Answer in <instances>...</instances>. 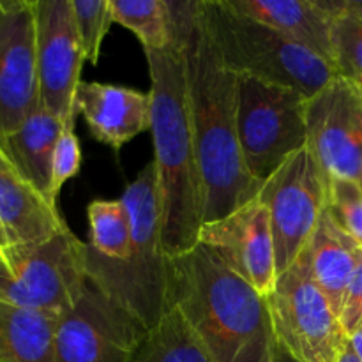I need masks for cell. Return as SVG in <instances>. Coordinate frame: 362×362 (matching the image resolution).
Listing matches in <instances>:
<instances>
[{"instance_id": "cell-23", "label": "cell", "mask_w": 362, "mask_h": 362, "mask_svg": "<svg viewBox=\"0 0 362 362\" xmlns=\"http://www.w3.org/2000/svg\"><path fill=\"white\" fill-rule=\"evenodd\" d=\"M88 243L94 253L108 260H126L131 247V214L122 198L94 200L87 207Z\"/></svg>"}, {"instance_id": "cell-15", "label": "cell", "mask_w": 362, "mask_h": 362, "mask_svg": "<svg viewBox=\"0 0 362 362\" xmlns=\"http://www.w3.org/2000/svg\"><path fill=\"white\" fill-rule=\"evenodd\" d=\"M76 106L92 136L115 152L138 134L151 131L148 92L99 81H81Z\"/></svg>"}, {"instance_id": "cell-3", "label": "cell", "mask_w": 362, "mask_h": 362, "mask_svg": "<svg viewBox=\"0 0 362 362\" xmlns=\"http://www.w3.org/2000/svg\"><path fill=\"white\" fill-rule=\"evenodd\" d=\"M172 306L214 362H278L265 297L207 247L172 258Z\"/></svg>"}, {"instance_id": "cell-25", "label": "cell", "mask_w": 362, "mask_h": 362, "mask_svg": "<svg viewBox=\"0 0 362 362\" xmlns=\"http://www.w3.org/2000/svg\"><path fill=\"white\" fill-rule=\"evenodd\" d=\"M334 69L362 90V21L336 14L332 27Z\"/></svg>"}, {"instance_id": "cell-13", "label": "cell", "mask_w": 362, "mask_h": 362, "mask_svg": "<svg viewBox=\"0 0 362 362\" xmlns=\"http://www.w3.org/2000/svg\"><path fill=\"white\" fill-rule=\"evenodd\" d=\"M198 244L212 251L262 297L272 292L278 279L274 235L267 209L258 198L246 202L225 218L204 223Z\"/></svg>"}, {"instance_id": "cell-26", "label": "cell", "mask_w": 362, "mask_h": 362, "mask_svg": "<svg viewBox=\"0 0 362 362\" xmlns=\"http://www.w3.org/2000/svg\"><path fill=\"white\" fill-rule=\"evenodd\" d=\"M327 211L343 232L362 247V186L356 180L329 179Z\"/></svg>"}, {"instance_id": "cell-20", "label": "cell", "mask_w": 362, "mask_h": 362, "mask_svg": "<svg viewBox=\"0 0 362 362\" xmlns=\"http://www.w3.org/2000/svg\"><path fill=\"white\" fill-rule=\"evenodd\" d=\"M59 318L0 303V362H55Z\"/></svg>"}, {"instance_id": "cell-5", "label": "cell", "mask_w": 362, "mask_h": 362, "mask_svg": "<svg viewBox=\"0 0 362 362\" xmlns=\"http://www.w3.org/2000/svg\"><path fill=\"white\" fill-rule=\"evenodd\" d=\"M200 13L214 48L237 76L296 88L308 98L334 78V66L281 32L233 11L225 0H200Z\"/></svg>"}, {"instance_id": "cell-7", "label": "cell", "mask_w": 362, "mask_h": 362, "mask_svg": "<svg viewBox=\"0 0 362 362\" xmlns=\"http://www.w3.org/2000/svg\"><path fill=\"white\" fill-rule=\"evenodd\" d=\"M279 352L293 362H338L349 336L303 257L265 297Z\"/></svg>"}, {"instance_id": "cell-18", "label": "cell", "mask_w": 362, "mask_h": 362, "mask_svg": "<svg viewBox=\"0 0 362 362\" xmlns=\"http://www.w3.org/2000/svg\"><path fill=\"white\" fill-rule=\"evenodd\" d=\"M359 250L361 247L354 243L352 237L343 232L331 212L325 209L306 250L300 255L313 279L338 315L356 271Z\"/></svg>"}, {"instance_id": "cell-28", "label": "cell", "mask_w": 362, "mask_h": 362, "mask_svg": "<svg viewBox=\"0 0 362 362\" xmlns=\"http://www.w3.org/2000/svg\"><path fill=\"white\" fill-rule=\"evenodd\" d=\"M339 320H341L346 336L352 334L362 325V247L359 250V255H357L356 271H354L350 285L346 288L345 299H343Z\"/></svg>"}, {"instance_id": "cell-27", "label": "cell", "mask_w": 362, "mask_h": 362, "mask_svg": "<svg viewBox=\"0 0 362 362\" xmlns=\"http://www.w3.org/2000/svg\"><path fill=\"white\" fill-rule=\"evenodd\" d=\"M81 166V148L74 127H66L57 141L52 161V198L57 202L60 189L78 175Z\"/></svg>"}, {"instance_id": "cell-12", "label": "cell", "mask_w": 362, "mask_h": 362, "mask_svg": "<svg viewBox=\"0 0 362 362\" xmlns=\"http://www.w3.org/2000/svg\"><path fill=\"white\" fill-rule=\"evenodd\" d=\"M311 154L329 179H362V90L338 76L308 99Z\"/></svg>"}, {"instance_id": "cell-33", "label": "cell", "mask_w": 362, "mask_h": 362, "mask_svg": "<svg viewBox=\"0 0 362 362\" xmlns=\"http://www.w3.org/2000/svg\"><path fill=\"white\" fill-rule=\"evenodd\" d=\"M278 362H293V361L288 359V357H286L283 352H279V354H278Z\"/></svg>"}, {"instance_id": "cell-17", "label": "cell", "mask_w": 362, "mask_h": 362, "mask_svg": "<svg viewBox=\"0 0 362 362\" xmlns=\"http://www.w3.org/2000/svg\"><path fill=\"white\" fill-rule=\"evenodd\" d=\"M233 11L281 32L334 66V16L317 0H225Z\"/></svg>"}, {"instance_id": "cell-10", "label": "cell", "mask_w": 362, "mask_h": 362, "mask_svg": "<svg viewBox=\"0 0 362 362\" xmlns=\"http://www.w3.org/2000/svg\"><path fill=\"white\" fill-rule=\"evenodd\" d=\"M35 59L39 103L67 127H74L81 67L87 60L71 0H35Z\"/></svg>"}, {"instance_id": "cell-29", "label": "cell", "mask_w": 362, "mask_h": 362, "mask_svg": "<svg viewBox=\"0 0 362 362\" xmlns=\"http://www.w3.org/2000/svg\"><path fill=\"white\" fill-rule=\"evenodd\" d=\"M329 14H343L362 21V0H317Z\"/></svg>"}, {"instance_id": "cell-22", "label": "cell", "mask_w": 362, "mask_h": 362, "mask_svg": "<svg viewBox=\"0 0 362 362\" xmlns=\"http://www.w3.org/2000/svg\"><path fill=\"white\" fill-rule=\"evenodd\" d=\"M113 23L133 32L144 52L166 49L175 42V20L170 0H110Z\"/></svg>"}, {"instance_id": "cell-1", "label": "cell", "mask_w": 362, "mask_h": 362, "mask_svg": "<svg viewBox=\"0 0 362 362\" xmlns=\"http://www.w3.org/2000/svg\"><path fill=\"white\" fill-rule=\"evenodd\" d=\"M186 60L187 103L204 179V223L225 218L257 198L262 182L246 168L239 140V76L219 57L200 0H170Z\"/></svg>"}, {"instance_id": "cell-30", "label": "cell", "mask_w": 362, "mask_h": 362, "mask_svg": "<svg viewBox=\"0 0 362 362\" xmlns=\"http://www.w3.org/2000/svg\"><path fill=\"white\" fill-rule=\"evenodd\" d=\"M349 341H350V345H352L356 356L362 361V325L357 329V331H354L352 334L349 336Z\"/></svg>"}, {"instance_id": "cell-11", "label": "cell", "mask_w": 362, "mask_h": 362, "mask_svg": "<svg viewBox=\"0 0 362 362\" xmlns=\"http://www.w3.org/2000/svg\"><path fill=\"white\" fill-rule=\"evenodd\" d=\"M147 329L90 283L80 303L60 315L55 362H129Z\"/></svg>"}, {"instance_id": "cell-2", "label": "cell", "mask_w": 362, "mask_h": 362, "mask_svg": "<svg viewBox=\"0 0 362 362\" xmlns=\"http://www.w3.org/2000/svg\"><path fill=\"white\" fill-rule=\"evenodd\" d=\"M151 78V133L158 173L161 235L168 257L198 246L204 225V179L187 103L182 46L145 52Z\"/></svg>"}, {"instance_id": "cell-6", "label": "cell", "mask_w": 362, "mask_h": 362, "mask_svg": "<svg viewBox=\"0 0 362 362\" xmlns=\"http://www.w3.org/2000/svg\"><path fill=\"white\" fill-rule=\"evenodd\" d=\"M87 285V243L69 226L45 243L0 251V303L60 317Z\"/></svg>"}, {"instance_id": "cell-34", "label": "cell", "mask_w": 362, "mask_h": 362, "mask_svg": "<svg viewBox=\"0 0 362 362\" xmlns=\"http://www.w3.org/2000/svg\"><path fill=\"white\" fill-rule=\"evenodd\" d=\"M361 186H362V179H361Z\"/></svg>"}, {"instance_id": "cell-9", "label": "cell", "mask_w": 362, "mask_h": 362, "mask_svg": "<svg viewBox=\"0 0 362 362\" xmlns=\"http://www.w3.org/2000/svg\"><path fill=\"white\" fill-rule=\"evenodd\" d=\"M271 218L278 274L303 255L327 209L329 177L308 147L290 156L257 194Z\"/></svg>"}, {"instance_id": "cell-31", "label": "cell", "mask_w": 362, "mask_h": 362, "mask_svg": "<svg viewBox=\"0 0 362 362\" xmlns=\"http://www.w3.org/2000/svg\"><path fill=\"white\" fill-rule=\"evenodd\" d=\"M338 362H362V361L356 356V352H354V349H352V345H350V341H346L345 349H343V352H341V356H339Z\"/></svg>"}, {"instance_id": "cell-16", "label": "cell", "mask_w": 362, "mask_h": 362, "mask_svg": "<svg viewBox=\"0 0 362 362\" xmlns=\"http://www.w3.org/2000/svg\"><path fill=\"white\" fill-rule=\"evenodd\" d=\"M0 223L9 247L39 244L66 228L59 207L45 197L0 145Z\"/></svg>"}, {"instance_id": "cell-4", "label": "cell", "mask_w": 362, "mask_h": 362, "mask_svg": "<svg viewBox=\"0 0 362 362\" xmlns=\"http://www.w3.org/2000/svg\"><path fill=\"white\" fill-rule=\"evenodd\" d=\"M122 200L133 225L127 258L108 260L87 246V278L148 331L172 308V257L163 244L154 161L126 187Z\"/></svg>"}, {"instance_id": "cell-19", "label": "cell", "mask_w": 362, "mask_h": 362, "mask_svg": "<svg viewBox=\"0 0 362 362\" xmlns=\"http://www.w3.org/2000/svg\"><path fill=\"white\" fill-rule=\"evenodd\" d=\"M66 124L41 105L14 131L0 138V145L21 173L45 194L52 198V161L57 141Z\"/></svg>"}, {"instance_id": "cell-21", "label": "cell", "mask_w": 362, "mask_h": 362, "mask_svg": "<svg viewBox=\"0 0 362 362\" xmlns=\"http://www.w3.org/2000/svg\"><path fill=\"white\" fill-rule=\"evenodd\" d=\"M129 362H214L177 308L145 331Z\"/></svg>"}, {"instance_id": "cell-14", "label": "cell", "mask_w": 362, "mask_h": 362, "mask_svg": "<svg viewBox=\"0 0 362 362\" xmlns=\"http://www.w3.org/2000/svg\"><path fill=\"white\" fill-rule=\"evenodd\" d=\"M39 105L35 0H0V138Z\"/></svg>"}, {"instance_id": "cell-32", "label": "cell", "mask_w": 362, "mask_h": 362, "mask_svg": "<svg viewBox=\"0 0 362 362\" xmlns=\"http://www.w3.org/2000/svg\"><path fill=\"white\" fill-rule=\"evenodd\" d=\"M7 247H9V240H7L6 230H4L2 223H0V251L7 250Z\"/></svg>"}, {"instance_id": "cell-8", "label": "cell", "mask_w": 362, "mask_h": 362, "mask_svg": "<svg viewBox=\"0 0 362 362\" xmlns=\"http://www.w3.org/2000/svg\"><path fill=\"white\" fill-rule=\"evenodd\" d=\"M308 95L296 88L239 76V140L246 168L264 182L306 147Z\"/></svg>"}, {"instance_id": "cell-24", "label": "cell", "mask_w": 362, "mask_h": 362, "mask_svg": "<svg viewBox=\"0 0 362 362\" xmlns=\"http://www.w3.org/2000/svg\"><path fill=\"white\" fill-rule=\"evenodd\" d=\"M71 6L85 60L98 66L103 41L113 23L110 0H71Z\"/></svg>"}]
</instances>
